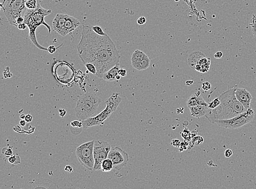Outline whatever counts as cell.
<instances>
[{
  "label": "cell",
  "instance_id": "1",
  "mask_svg": "<svg viewBox=\"0 0 256 189\" xmlns=\"http://www.w3.org/2000/svg\"><path fill=\"white\" fill-rule=\"evenodd\" d=\"M77 49L82 62L94 64L96 67L99 78H103L105 73L120 62V54L113 40L108 35H97L91 26H82Z\"/></svg>",
  "mask_w": 256,
  "mask_h": 189
},
{
  "label": "cell",
  "instance_id": "2",
  "mask_svg": "<svg viewBox=\"0 0 256 189\" xmlns=\"http://www.w3.org/2000/svg\"><path fill=\"white\" fill-rule=\"evenodd\" d=\"M236 89H230L220 94L219 98L221 103L214 109H208L205 116L212 123L215 121L233 118L246 110L235 96Z\"/></svg>",
  "mask_w": 256,
  "mask_h": 189
},
{
  "label": "cell",
  "instance_id": "3",
  "mask_svg": "<svg viewBox=\"0 0 256 189\" xmlns=\"http://www.w3.org/2000/svg\"><path fill=\"white\" fill-rule=\"evenodd\" d=\"M52 10H46L38 3L37 7L35 10H26L24 14V23L29 30V38L33 44L38 49L48 51V48L40 45L38 42L36 37V30L39 26L44 25L47 28L49 33H51V27L45 21V17L51 14Z\"/></svg>",
  "mask_w": 256,
  "mask_h": 189
},
{
  "label": "cell",
  "instance_id": "4",
  "mask_svg": "<svg viewBox=\"0 0 256 189\" xmlns=\"http://www.w3.org/2000/svg\"><path fill=\"white\" fill-rule=\"evenodd\" d=\"M101 102L100 98L92 93L81 95L75 108L77 118L82 121L93 117Z\"/></svg>",
  "mask_w": 256,
  "mask_h": 189
},
{
  "label": "cell",
  "instance_id": "5",
  "mask_svg": "<svg viewBox=\"0 0 256 189\" xmlns=\"http://www.w3.org/2000/svg\"><path fill=\"white\" fill-rule=\"evenodd\" d=\"M119 94L118 92L113 93L106 101V108L103 111L96 116L82 121L83 128H87L95 126L103 125L105 121L109 118L113 112L116 111L118 106L122 101V98Z\"/></svg>",
  "mask_w": 256,
  "mask_h": 189
},
{
  "label": "cell",
  "instance_id": "6",
  "mask_svg": "<svg viewBox=\"0 0 256 189\" xmlns=\"http://www.w3.org/2000/svg\"><path fill=\"white\" fill-rule=\"evenodd\" d=\"M26 0H3L1 8L3 10L7 20L12 25L18 27L16 20L19 17H24L26 11Z\"/></svg>",
  "mask_w": 256,
  "mask_h": 189
},
{
  "label": "cell",
  "instance_id": "7",
  "mask_svg": "<svg viewBox=\"0 0 256 189\" xmlns=\"http://www.w3.org/2000/svg\"><path fill=\"white\" fill-rule=\"evenodd\" d=\"M52 74L59 83L69 86L74 81L75 70L71 65L64 61H57L52 66Z\"/></svg>",
  "mask_w": 256,
  "mask_h": 189
},
{
  "label": "cell",
  "instance_id": "8",
  "mask_svg": "<svg viewBox=\"0 0 256 189\" xmlns=\"http://www.w3.org/2000/svg\"><path fill=\"white\" fill-rule=\"evenodd\" d=\"M254 111L251 108H250L247 109L244 113L240 114L233 118L227 120L215 121L214 123L221 128L235 130L250 123L254 120Z\"/></svg>",
  "mask_w": 256,
  "mask_h": 189
},
{
  "label": "cell",
  "instance_id": "9",
  "mask_svg": "<svg viewBox=\"0 0 256 189\" xmlns=\"http://www.w3.org/2000/svg\"><path fill=\"white\" fill-rule=\"evenodd\" d=\"M94 141L81 144L75 151L78 160L82 166L89 170H94Z\"/></svg>",
  "mask_w": 256,
  "mask_h": 189
},
{
  "label": "cell",
  "instance_id": "10",
  "mask_svg": "<svg viewBox=\"0 0 256 189\" xmlns=\"http://www.w3.org/2000/svg\"><path fill=\"white\" fill-rule=\"evenodd\" d=\"M111 149V144L102 140L94 141V170H101L102 162L108 158V154Z\"/></svg>",
  "mask_w": 256,
  "mask_h": 189
},
{
  "label": "cell",
  "instance_id": "11",
  "mask_svg": "<svg viewBox=\"0 0 256 189\" xmlns=\"http://www.w3.org/2000/svg\"><path fill=\"white\" fill-rule=\"evenodd\" d=\"M108 158L113 161L114 169L118 170L127 165L129 161V157L127 153L118 147L111 149Z\"/></svg>",
  "mask_w": 256,
  "mask_h": 189
},
{
  "label": "cell",
  "instance_id": "12",
  "mask_svg": "<svg viewBox=\"0 0 256 189\" xmlns=\"http://www.w3.org/2000/svg\"><path fill=\"white\" fill-rule=\"evenodd\" d=\"M235 94L237 99L246 110L250 108L252 96L248 90L244 88H237L235 89Z\"/></svg>",
  "mask_w": 256,
  "mask_h": 189
},
{
  "label": "cell",
  "instance_id": "13",
  "mask_svg": "<svg viewBox=\"0 0 256 189\" xmlns=\"http://www.w3.org/2000/svg\"><path fill=\"white\" fill-rule=\"evenodd\" d=\"M68 15L67 14H57L52 21V26L54 31H56L57 33L62 36L63 35L65 25Z\"/></svg>",
  "mask_w": 256,
  "mask_h": 189
},
{
  "label": "cell",
  "instance_id": "14",
  "mask_svg": "<svg viewBox=\"0 0 256 189\" xmlns=\"http://www.w3.org/2000/svg\"><path fill=\"white\" fill-rule=\"evenodd\" d=\"M80 25L81 23L78 19L68 15L65 25L64 33L62 36L65 37L69 33L72 32L78 26H80Z\"/></svg>",
  "mask_w": 256,
  "mask_h": 189
},
{
  "label": "cell",
  "instance_id": "15",
  "mask_svg": "<svg viewBox=\"0 0 256 189\" xmlns=\"http://www.w3.org/2000/svg\"><path fill=\"white\" fill-rule=\"evenodd\" d=\"M189 109L190 111L191 114L192 116L196 118H201L203 116H205L208 109V103L203 105H198L195 106L190 107H189Z\"/></svg>",
  "mask_w": 256,
  "mask_h": 189
},
{
  "label": "cell",
  "instance_id": "16",
  "mask_svg": "<svg viewBox=\"0 0 256 189\" xmlns=\"http://www.w3.org/2000/svg\"><path fill=\"white\" fill-rule=\"evenodd\" d=\"M208 104L202 96H200V92L198 91L195 94H192L190 97H188L187 102V106L188 108L190 107L195 106L198 105H203Z\"/></svg>",
  "mask_w": 256,
  "mask_h": 189
},
{
  "label": "cell",
  "instance_id": "17",
  "mask_svg": "<svg viewBox=\"0 0 256 189\" xmlns=\"http://www.w3.org/2000/svg\"><path fill=\"white\" fill-rule=\"evenodd\" d=\"M205 55L200 51H195L192 52L191 54L189 55L187 59V62L188 65L190 66L191 68L192 69H195L196 65L198 64L200 60L202 59L203 57H205Z\"/></svg>",
  "mask_w": 256,
  "mask_h": 189
},
{
  "label": "cell",
  "instance_id": "18",
  "mask_svg": "<svg viewBox=\"0 0 256 189\" xmlns=\"http://www.w3.org/2000/svg\"><path fill=\"white\" fill-rule=\"evenodd\" d=\"M132 66L138 71H143L148 69L150 65V59L148 57L137 61L132 62Z\"/></svg>",
  "mask_w": 256,
  "mask_h": 189
},
{
  "label": "cell",
  "instance_id": "19",
  "mask_svg": "<svg viewBox=\"0 0 256 189\" xmlns=\"http://www.w3.org/2000/svg\"><path fill=\"white\" fill-rule=\"evenodd\" d=\"M120 69V65L118 64L113 67L111 69L104 74L103 77L104 80L108 82H113L116 80V77L118 75V71Z\"/></svg>",
  "mask_w": 256,
  "mask_h": 189
},
{
  "label": "cell",
  "instance_id": "20",
  "mask_svg": "<svg viewBox=\"0 0 256 189\" xmlns=\"http://www.w3.org/2000/svg\"><path fill=\"white\" fill-rule=\"evenodd\" d=\"M114 168V165L113 161L109 158H106L104 160L101 165V170L104 172H110Z\"/></svg>",
  "mask_w": 256,
  "mask_h": 189
},
{
  "label": "cell",
  "instance_id": "21",
  "mask_svg": "<svg viewBox=\"0 0 256 189\" xmlns=\"http://www.w3.org/2000/svg\"><path fill=\"white\" fill-rule=\"evenodd\" d=\"M147 57L148 55L146 54L145 53H144L143 52H142L140 50H136L132 55L131 62L137 61Z\"/></svg>",
  "mask_w": 256,
  "mask_h": 189
},
{
  "label": "cell",
  "instance_id": "22",
  "mask_svg": "<svg viewBox=\"0 0 256 189\" xmlns=\"http://www.w3.org/2000/svg\"><path fill=\"white\" fill-rule=\"evenodd\" d=\"M37 5V0H26L25 2V7L27 10H35Z\"/></svg>",
  "mask_w": 256,
  "mask_h": 189
},
{
  "label": "cell",
  "instance_id": "23",
  "mask_svg": "<svg viewBox=\"0 0 256 189\" xmlns=\"http://www.w3.org/2000/svg\"><path fill=\"white\" fill-rule=\"evenodd\" d=\"M8 162L13 165H18L21 163V158L18 154H15L8 158Z\"/></svg>",
  "mask_w": 256,
  "mask_h": 189
},
{
  "label": "cell",
  "instance_id": "24",
  "mask_svg": "<svg viewBox=\"0 0 256 189\" xmlns=\"http://www.w3.org/2000/svg\"><path fill=\"white\" fill-rule=\"evenodd\" d=\"M250 26L251 27V31L252 33L256 39V14L252 15L251 23L250 24Z\"/></svg>",
  "mask_w": 256,
  "mask_h": 189
},
{
  "label": "cell",
  "instance_id": "25",
  "mask_svg": "<svg viewBox=\"0 0 256 189\" xmlns=\"http://www.w3.org/2000/svg\"><path fill=\"white\" fill-rule=\"evenodd\" d=\"M221 103V101L219 99V97L214 99L212 102L208 103V108L211 109H214L217 108Z\"/></svg>",
  "mask_w": 256,
  "mask_h": 189
},
{
  "label": "cell",
  "instance_id": "26",
  "mask_svg": "<svg viewBox=\"0 0 256 189\" xmlns=\"http://www.w3.org/2000/svg\"><path fill=\"white\" fill-rule=\"evenodd\" d=\"M85 67L87 69V71L90 72V73H91L92 74L96 76V67H95L94 64H91V63H87V64H85Z\"/></svg>",
  "mask_w": 256,
  "mask_h": 189
},
{
  "label": "cell",
  "instance_id": "27",
  "mask_svg": "<svg viewBox=\"0 0 256 189\" xmlns=\"http://www.w3.org/2000/svg\"><path fill=\"white\" fill-rule=\"evenodd\" d=\"M2 154L6 156L7 158H10V156H12L13 154V150H12V147H5L2 149Z\"/></svg>",
  "mask_w": 256,
  "mask_h": 189
},
{
  "label": "cell",
  "instance_id": "28",
  "mask_svg": "<svg viewBox=\"0 0 256 189\" xmlns=\"http://www.w3.org/2000/svg\"><path fill=\"white\" fill-rule=\"evenodd\" d=\"M91 28L92 29V30L94 31V32L97 33V35H99L105 36L107 35L106 33L104 32V31H103L102 28L101 27H99V26H91Z\"/></svg>",
  "mask_w": 256,
  "mask_h": 189
},
{
  "label": "cell",
  "instance_id": "29",
  "mask_svg": "<svg viewBox=\"0 0 256 189\" xmlns=\"http://www.w3.org/2000/svg\"><path fill=\"white\" fill-rule=\"evenodd\" d=\"M204 141L203 138L201 136H195L193 138L192 142L195 145H199V144L203 143V142Z\"/></svg>",
  "mask_w": 256,
  "mask_h": 189
},
{
  "label": "cell",
  "instance_id": "30",
  "mask_svg": "<svg viewBox=\"0 0 256 189\" xmlns=\"http://www.w3.org/2000/svg\"><path fill=\"white\" fill-rule=\"evenodd\" d=\"M71 125L74 128H83V124H82V121H73L72 122H71Z\"/></svg>",
  "mask_w": 256,
  "mask_h": 189
},
{
  "label": "cell",
  "instance_id": "31",
  "mask_svg": "<svg viewBox=\"0 0 256 189\" xmlns=\"http://www.w3.org/2000/svg\"><path fill=\"white\" fill-rule=\"evenodd\" d=\"M202 88L203 90H204L205 91H209V90L211 89L212 85L208 82H205L202 83Z\"/></svg>",
  "mask_w": 256,
  "mask_h": 189
},
{
  "label": "cell",
  "instance_id": "32",
  "mask_svg": "<svg viewBox=\"0 0 256 189\" xmlns=\"http://www.w3.org/2000/svg\"><path fill=\"white\" fill-rule=\"evenodd\" d=\"M181 136L183 137V139L187 140V139H190L189 138L190 137H189V136H191V134H190V132L188 131L187 128H185L183 130V132L182 133Z\"/></svg>",
  "mask_w": 256,
  "mask_h": 189
},
{
  "label": "cell",
  "instance_id": "33",
  "mask_svg": "<svg viewBox=\"0 0 256 189\" xmlns=\"http://www.w3.org/2000/svg\"><path fill=\"white\" fill-rule=\"evenodd\" d=\"M146 22V19L145 17H140L137 20V23L139 25H144L145 24Z\"/></svg>",
  "mask_w": 256,
  "mask_h": 189
},
{
  "label": "cell",
  "instance_id": "34",
  "mask_svg": "<svg viewBox=\"0 0 256 189\" xmlns=\"http://www.w3.org/2000/svg\"><path fill=\"white\" fill-rule=\"evenodd\" d=\"M118 74L122 77H126L127 75V71L125 69H120L118 71Z\"/></svg>",
  "mask_w": 256,
  "mask_h": 189
},
{
  "label": "cell",
  "instance_id": "35",
  "mask_svg": "<svg viewBox=\"0 0 256 189\" xmlns=\"http://www.w3.org/2000/svg\"><path fill=\"white\" fill-rule=\"evenodd\" d=\"M171 144L174 146V147H177V148H179L180 146V144H181V142L180 141H179V140H172V143H171Z\"/></svg>",
  "mask_w": 256,
  "mask_h": 189
},
{
  "label": "cell",
  "instance_id": "36",
  "mask_svg": "<svg viewBox=\"0 0 256 189\" xmlns=\"http://www.w3.org/2000/svg\"><path fill=\"white\" fill-rule=\"evenodd\" d=\"M57 48L54 45H50L49 47L48 48V52L50 54H53L57 51Z\"/></svg>",
  "mask_w": 256,
  "mask_h": 189
},
{
  "label": "cell",
  "instance_id": "37",
  "mask_svg": "<svg viewBox=\"0 0 256 189\" xmlns=\"http://www.w3.org/2000/svg\"><path fill=\"white\" fill-rule=\"evenodd\" d=\"M233 151L231 149H226L225 151V156L226 158H230L232 156Z\"/></svg>",
  "mask_w": 256,
  "mask_h": 189
},
{
  "label": "cell",
  "instance_id": "38",
  "mask_svg": "<svg viewBox=\"0 0 256 189\" xmlns=\"http://www.w3.org/2000/svg\"><path fill=\"white\" fill-rule=\"evenodd\" d=\"M25 120L27 123H31L33 120V116L31 114H27L25 116Z\"/></svg>",
  "mask_w": 256,
  "mask_h": 189
},
{
  "label": "cell",
  "instance_id": "39",
  "mask_svg": "<svg viewBox=\"0 0 256 189\" xmlns=\"http://www.w3.org/2000/svg\"><path fill=\"white\" fill-rule=\"evenodd\" d=\"M16 23H17V25L18 26L20 24H23L24 23V18L23 17H19L16 20Z\"/></svg>",
  "mask_w": 256,
  "mask_h": 189
},
{
  "label": "cell",
  "instance_id": "40",
  "mask_svg": "<svg viewBox=\"0 0 256 189\" xmlns=\"http://www.w3.org/2000/svg\"><path fill=\"white\" fill-rule=\"evenodd\" d=\"M223 57V53H222V52H220V51L217 52L215 54V55H214V57H215L216 59H221V57Z\"/></svg>",
  "mask_w": 256,
  "mask_h": 189
},
{
  "label": "cell",
  "instance_id": "41",
  "mask_svg": "<svg viewBox=\"0 0 256 189\" xmlns=\"http://www.w3.org/2000/svg\"><path fill=\"white\" fill-rule=\"evenodd\" d=\"M59 114H60V116L61 117H62V118H64L65 116L66 115V113H67V111H66V110L65 109H59Z\"/></svg>",
  "mask_w": 256,
  "mask_h": 189
},
{
  "label": "cell",
  "instance_id": "42",
  "mask_svg": "<svg viewBox=\"0 0 256 189\" xmlns=\"http://www.w3.org/2000/svg\"><path fill=\"white\" fill-rule=\"evenodd\" d=\"M65 170L67 171V172L71 173L73 171V168L70 165L66 166L65 168Z\"/></svg>",
  "mask_w": 256,
  "mask_h": 189
},
{
  "label": "cell",
  "instance_id": "43",
  "mask_svg": "<svg viewBox=\"0 0 256 189\" xmlns=\"http://www.w3.org/2000/svg\"><path fill=\"white\" fill-rule=\"evenodd\" d=\"M26 27H27V26L24 23L23 24L19 25L18 26V28H19V30H25L26 28Z\"/></svg>",
  "mask_w": 256,
  "mask_h": 189
},
{
  "label": "cell",
  "instance_id": "44",
  "mask_svg": "<svg viewBox=\"0 0 256 189\" xmlns=\"http://www.w3.org/2000/svg\"><path fill=\"white\" fill-rule=\"evenodd\" d=\"M26 122L25 120H24V119H21L20 121V125L21 126H23V127H24V126H25L26 125Z\"/></svg>",
  "mask_w": 256,
  "mask_h": 189
},
{
  "label": "cell",
  "instance_id": "45",
  "mask_svg": "<svg viewBox=\"0 0 256 189\" xmlns=\"http://www.w3.org/2000/svg\"><path fill=\"white\" fill-rule=\"evenodd\" d=\"M186 84V85H187V86H191L193 84V81H187Z\"/></svg>",
  "mask_w": 256,
  "mask_h": 189
},
{
  "label": "cell",
  "instance_id": "46",
  "mask_svg": "<svg viewBox=\"0 0 256 189\" xmlns=\"http://www.w3.org/2000/svg\"><path fill=\"white\" fill-rule=\"evenodd\" d=\"M25 116H26V115H25L24 114H21V115L20 116V118L21 119H24L25 120Z\"/></svg>",
  "mask_w": 256,
  "mask_h": 189
},
{
  "label": "cell",
  "instance_id": "47",
  "mask_svg": "<svg viewBox=\"0 0 256 189\" xmlns=\"http://www.w3.org/2000/svg\"><path fill=\"white\" fill-rule=\"evenodd\" d=\"M120 79H121V76L118 74V76H116V79L119 81V80H120Z\"/></svg>",
  "mask_w": 256,
  "mask_h": 189
},
{
  "label": "cell",
  "instance_id": "48",
  "mask_svg": "<svg viewBox=\"0 0 256 189\" xmlns=\"http://www.w3.org/2000/svg\"><path fill=\"white\" fill-rule=\"evenodd\" d=\"M179 1H180V0H175V1H176V2H178Z\"/></svg>",
  "mask_w": 256,
  "mask_h": 189
}]
</instances>
